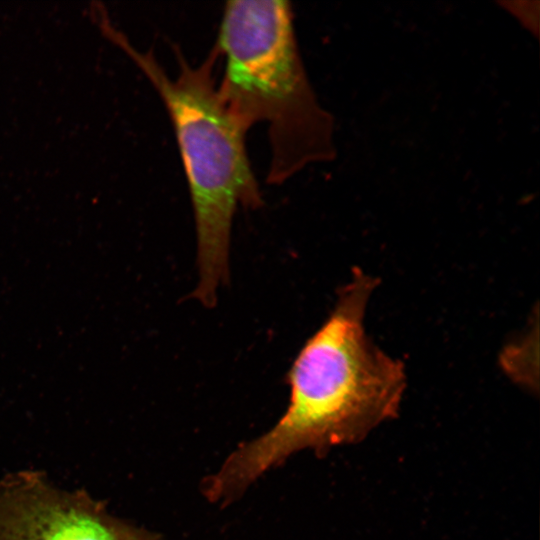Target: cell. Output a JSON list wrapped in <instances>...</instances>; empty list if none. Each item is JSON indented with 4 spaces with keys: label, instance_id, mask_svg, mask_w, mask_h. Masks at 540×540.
Here are the masks:
<instances>
[{
    "label": "cell",
    "instance_id": "cell-4",
    "mask_svg": "<svg viewBox=\"0 0 540 540\" xmlns=\"http://www.w3.org/2000/svg\"><path fill=\"white\" fill-rule=\"evenodd\" d=\"M0 540H160L86 489H66L36 468L0 477Z\"/></svg>",
    "mask_w": 540,
    "mask_h": 540
},
{
    "label": "cell",
    "instance_id": "cell-3",
    "mask_svg": "<svg viewBox=\"0 0 540 540\" xmlns=\"http://www.w3.org/2000/svg\"><path fill=\"white\" fill-rule=\"evenodd\" d=\"M214 44L224 62L218 89L227 107L247 130L267 127V184H284L332 157L333 122L307 76L289 1H227Z\"/></svg>",
    "mask_w": 540,
    "mask_h": 540
},
{
    "label": "cell",
    "instance_id": "cell-2",
    "mask_svg": "<svg viewBox=\"0 0 540 540\" xmlns=\"http://www.w3.org/2000/svg\"><path fill=\"white\" fill-rule=\"evenodd\" d=\"M96 23L140 68L170 117L195 222L199 281L194 295L212 306L217 288L228 278L237 208L255 209L263 203L246 149L248 130L229 110L218 89L215 69L219 50L214 44L201 62L192 64L178 46H173L177 72L171 76L151 50L136 49L108 16H101Z\"/></svg>",
    "mask_w": 540,
    "mask_h": 540
},
{
    "label": "cell",
    "instance_id": "cell-1",
    "mask_svg": "<svg viewBox=\"0 0 540 540\" xmlns=\"http://www.w3.org/2000/svg\"><path fill=\"white\" fill-rule=\"evenodd\" d=\"M377 283L354 268L329 317L288 372L286 412L269 432L239 446L205 481L204 494L210 501L234 499L298 450L324 453L332 446L358 442L396 416L406 386L405 367L374 344L365 329Z\"/></svg>",
    "mask_w": 540,
    "mask_h": 540
}]
</instances>
